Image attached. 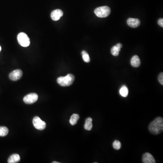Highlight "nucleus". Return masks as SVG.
I'll use <instances>...</instances> for the list:
<instances>
[{
    "mask_svg": "<svg viewBox=\"0 0 163 163\" xmlns=\"http://www.w3.org/2000/svg\"><path fill=\"white\" fill-rule=\"evenodd\" d=\"M150 133L154 135L160 134L163 130V119L161 117L156 118L151 122L149 126Z\"/></svg>",
    "mask_w": 163,
    "mask_h": 163,
    "instance_id": "obj_1",
    "label": "nucleus"
},
{
    "mask_svg": "<svg viewBox=\"0 0 163 163\" xmlns=\"http://www.w3.org/2000/svg\"><path fill=\"white\" fill-rule=\"evenodd\" d=\"M75 77L72 74H68L64 77H60L57 79V83L62 86H69L74 83Z\"/></svg>",
    "mask_w": 163,
    "mask_h": 163,
    "instance_id": "obj_2",
    "label": "nucleus"
},
{
    "mask_svg": "<svg viewBox=\"0 0 163 163\" xmlns=\"http://www.w3.org/2000/svg\"><path fill=\"white\" fill-rule=\"evenodd\" d=\"M94 13L98 17L100 18H105L108 17L111 13L110 7L107 6H101L95 10Z\"/></svg>",
    "mask_w": 163,
    "mask_h": 163,
    "instance_id": "obj_3",
    "label": "nucleus"
},
{
    "mask_svg": "<svg viewBox=\"0 0 163 163\" xmlns=\"http://www.w3.org/2000/svg\"><path fill=\"white\" fill-rule=\"evenodd\" d=\"M17 40L18 43L21 46L24 47H28L30 45V40L27 34L24 32L19 33L17 35Z\"/></svg>",
    "mask_w": 163,
    "mask_h": 163,
    "instance_id": "obj_4",
    "label": "nucleus"
},
{
    "mask_svg": "<svg viewBox=\"0 0 163 163\" xmlns=\"http://www.w3.org/2000/svg\"><path fill=\"white\" fill-rule=\"evenodd\" d=\"M33 124L34 127L39 130H43L46 126V124L38 116H35L33 119Z\"/></svg>",
    "mask_w": 163,
    "mask_h": 163,
    "instance_id": "obj_5",
    "label": "nucleus"
},
{
    "mask_svg": "<svg viewBox=\"0 0 163 163\" xmlns=\"http://www.w3.org/2000/svg\"><path fill=\"white\" fill-rule=\"evenodd\" d=\"M38 99V96L35 93H31L27 95L23 99L24 103L28 104H31L35 103Z\"/></svg>",
    "mask_w": 163,
    "mask_h": 163,
    "instance_id": "obj_6",
    "label": "nucleus"
},
{
    "mask_svg": "<svg viewBox=\"0 0 163 163\" xmlns=\"http://www.w3.org/2000/svg\"><path fill=\"white\" fill-rule=\"evenodd\" d=\"M23 73L20 69L15 70L10 73L9 77L10 79L13 81H16L22 77Z\"/></svg>",
    "mask_w": 163,
    "mask_h": 163,
    "instance_id": "obj_7",
    "label": "nucleus"
},
{
    "mask_svg": "<svg viewBox=\"0 0 163 163\" xmlns=\"http://www.w3.org/2000/svg\"><path fill=\"white\" fill-rule=\"evenodd\" d=\"M63 11L60 9H56L54 10L51 13V19L54 21H57L60 19L61 17L63 16Z\"/></svg>",
    "mask_w": 163,
    "mask_h": 163,
    "instance_id": "obj_8",
    "label": "nucleus"
},
{
    "mask_svg": "<svg viewBox=\"0 0 163 163\" xmlns=\"http://www.w3.org/2000/svg\"><path fill=\"white\" fill-rule=\"evenodd\" d=\"M142 161L144 163H155L154 157L149 153H145L142 157Z\"/></svg>",
    "mask_w": 163,
    "mask_h": 163,
    "instance_id": "obj_9",
    "label": "nucleus"
},
{
    "mask_svg": "<svg viewBox=\"0 0 163 163\" xmlns=\"http://www.w3.org/2000/svg\"><path fill=\"white\" fill-rule=\"evenodd\" d=\"M127 23L130 27L136 28L140 25V21L138 19L130 18L127 20Z\"/></svg>",
    "mask_w": 163,
    "mask_h": 163,
    "instance_id": "obj_10",
    "label": "nucleus"
},
{
    "mask_svg": "<svg viewBox=\"0 0 163 163\" xmlns=\"http://www.w3.org/2000/svg\"><path fill=\"white\" fill-rule=\"evenodd\" d=\"M130 63L133 67L137 68L140 66L141 62L139 57L137 55H134L131 58Z\"/></svg>",
    "mask_w": 163,
    "mask_h": 163,
    "instance_id": "obj_11",
    "label": "nucleus"
},
{
    "mask_svg": "<svg viewBox=\"0 0 163 163\" xmlns=\"http://www.w3.org/2000/svg\"><path fill=\"white\" fill-rule=\"evenodd\" d=\"M20 155L17 154H14L10 156L8 159V163H16L20 161Z\"/></svg>",
    "mask_w": 163,
    "mask_h": 163,
    "instance_id": "obj_12",
    "label": "nucleus"
},
{
    "mask_svg": "<svg viewBox=\"0 0 163 163\" xmlns=\"http://www.w3.org/2000/svg\"><path fill=\"white\" fill-rule=\"evenodd\" d=\"M92 121H93V119L91 118H88L86 120L85 123L84 125V129L86 130H90L93 128Z\"/></svg>",
    "mask_w": 163,
    "mask_h": 163,
    "instance_id": "obj_13",
    "label": "nucleus"
},
{
    "mask_svg": "<svg viewBox=\"0 0 163 163\" xmlns=\"http://www.w3.org/2000/svg\"><path fill=\"white\" fill-rule=\"evenodd\" d=\"M79 119V116L77 114H74L71 116L69 120V123L71 125H75L77 123Z\"/></svg>",
    "mask_w": 163,
    "mask_h": 163,
    "instance_id": "obj_14",
    "label": "nucleus"
},
{
    "mask_svg": "<svg viewBox=\"0 0 163 163\" xmlns=\"http://www.w3.org/2000/svg\"><path fill=\"white\" fill-rule=\"evenodd\" d=\"M119 93L121 96L123 97H126L128 95V89L125 86H123L120 89Z\"/></svg>",
    "mask_w": 163,
    "mask_h": 163,
    "instance_id": "obj_15",
    "label": "nucleus"
},
{
    "mask_svg": "<svg viewBox=\"0 0 163 163\" xmlns=\"http://www.w3.org/2000/svg\"><path fill=\"white\" fill-rule=\"evenodd\" d=\"M9 130L5 126H0V136L3 137L6 136L8 134Z\"/></svg>",
    "mask_w": 163,
    "mask_h": 163,
    "instance_id": "obj_16",
    "label": "nucleus"
},
{
    "mask_svg": "<svg viewBox=\"0 0 163 163\" xmlns=\"http://www.w3.org/2000/svg\"><path fill=\"white\" fill-rule=\"evenodd\" d=\"M82 57H83V60L84 62L86 63H89L90 61V58L89 55L88 53L84 50L82 52Z\"/></svg>",
    "mask_w": 163,
    "mask_h": 163,
    "instance_id": "obj_17",
    "label": "nucleus"
},
{
    "mask_svg": "<svg viewBox=\"0 0 163 163\" xmlns=\"http://www.w3.org/2000/svg\"><path fill=\"white\" fill-rule=\"evenodd\" d=\"M120 49H119L118 46L116 45L115 46L112 47L111 49V54L114 56H117L119 54V52L120 51Z\"/></svg>",
    "mask_w": 163,
    "mask_h": 163,
    "instance_id": "obj_18",
    "label": "nucleus"
},
{
    "mask_svg": "<svg viewBox=\"0 0 163 163\" xmlns=\"http://www.w3.org/2000/svg\"><path fill=\"white\" fill-rule=\"evenodd\" d=\"M113 146L114 149L119 150L121 148V143L118 140H115L113 143Z\"/></svg>",
    "mask_w": 163,
    "mask_h": 163,
    "instance_id": "obj_19",
    "label": "nucleus"
},
{
    "mask_svg": "<svg viewBox=\"0 0 163 163\" xmlns=\"http://www.w3.org/2000/svg\"><path fill=\"white\" fill-rule=\"evenodd\" d=\"M158 80L159 83L161 84L162 85H163V73H161L159 74L158 77Z\"/></svg>",
    "mask_w": 163,
    "mask_h": 163,
    "instance_id": "obj_20",
    "label": "nucleus"
},
{
    "mask_svg": "<svg viewBox=\"0 0 163 163\" xmlns=\"http://www.w3.org/2000/svg\"><path fill=\"white\" fill-rule=\"evenodd\" d=\"M158 23L159 26H160L161 27H163V19L162 18H160L158 21Z\"/></svg>",
    "mask_w": 163,
    "mask_h": 163,
    "instance_id": "obj_21",
    "label": "nucleus"
},
{
    "mask_svg": "<svg viewBox=\"0 0 163 163\" xmlns=\"http://www.w3.org/2000/svg\"><path fill=\"white\" fill-rule=\"evenodd\" d=\"M53 163H59V162H55H55H53Z\"/></svg>",
    "mask_w": 163,
    "mask_h": 163,
    "instance_id": "obj_22",
    "label": "nucleus"
},
{
    "mask_svg": "<svg viewBox=\"0 0 163 163\" xmlns=\"http://www.w3.org/2000/svg\"><path fill=\"white\" fill-rule=\"evenodd\" d=\"M1 46H0V52H1Z\"/></svg>",
    "mask_w": 163,
    "mask_h": 163,
    "instance_id": "obj_23",
    "label": "nucleus"
}]
</instances>
